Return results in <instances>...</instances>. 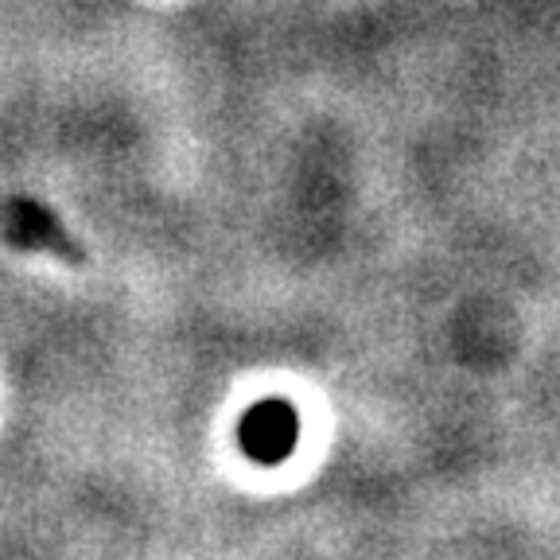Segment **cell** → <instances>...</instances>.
<instances>
[{
    "label": "cell",
    "instance_id": "obj_1",
    "mask_svg": "<svg viewBox=\"0 0 560 560\" xmlns=\"http://www.w3.org/2000/svg\"><path fill=\"white\" fill-rule=\"evenodd\" d=\"M300 436V420L296 409L289 401H280V397H265L257 401L254 409L245 412L242 424H237V444L242 452L254 459V464H280V459H289L292 447H296Z\"/></svg>",
    "mask_w": 560,
    "mask_h": 560
},
{
    "label": "cell",
    "instance_id": "obj_2",
    "mask_svg": "<svg viewBox=\"0 0 560 560\" xmlns=\"http://www.w3.org/2000/svg\"><path fill=\"white\" fill-rule=\"evenodd\" d=\"M4 222H9V234L12 242L20 245H32V249H51L59 257H70V261H79V245L70 242V234L59 226V222L47 214L39 202H27V199H9L4 202Z\"/></svg>",
    "mask_w": 560,
    "mask_h": 560
}]
</instances>
